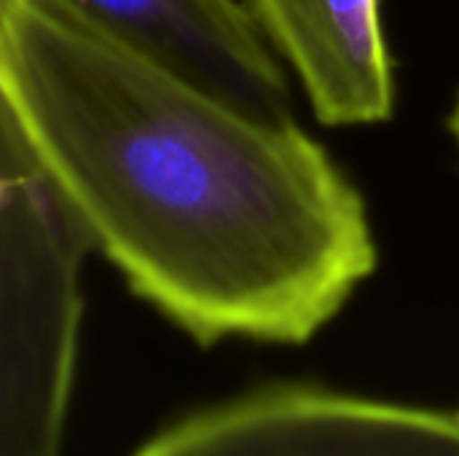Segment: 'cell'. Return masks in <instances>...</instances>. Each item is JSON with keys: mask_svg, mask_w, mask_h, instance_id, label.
Instances as JSON below:
<instances>
[{"mask_svg": "<svg viewBox=\"0 0 459 456\" xmlns=\"http://www.w3.org/2000/svg\"><path fill=\"white\" fill-rule=\"evenodd\" d=\"M0 121L199 347H301L377 271L363 194L290 116L218 97L70 0H0Z\"/></svg>", "mask_w": 459, "mask_h": 456, "instance_id": "obj_1", "label": "cell"}, {"mask_svg": "<svg viewBox=\"0 0 459 456\" xmlns=\"http://www.w3.org/2000/svg\"><path fill=\"white\" fill-rule=\"evenodd\" d=\"M89 247L59 191L0 121V456H62Z\"/></svg>", "mask_w": 459, "mask_h": 456, "instance_id": "obj_2", "label": "cell"}, {"mask_svg": "<svg viewBox=\"0 0 459 456\" xmlns=\"http://www.w3.org/2000/svg\"><path fill=\"white\" fill-rule=\"evenodd\" d=\"M129 456H459V411L272 382L169 422Z\"/></svg>", "mask_w": 459, "mask_h": 456, "instance_id": "obj_3", "label": "cell"}, {"mask_svg": "<svg viewBox=\"0 0 459 456\" xmlns=\"http://www.w3.org/2000/svg\"><path fill=\"white\" fill-rule=\"evenodd\" d=\"M97 24L218 97L274 118L290 116L277 54L237 0H70Z\"/></svg>", "mask_w": 459, "mask_h": 456, "instance_id": "obj_4", "label": "cell"}, {"mask_svg": "<svg viewBox=\"0 0 459 456\" xmlns=\"http://www.w3.org/2000/svg\"><path fill=\"white\" fill-rule=\"evenodd\" d=\"M245 8L320 124L368 126L393 116L395 70L379 0H245Z\"/></svg>", "mask_w": 459, "mask_h": 456, "instance_id": "obj_5", "label": "cell"}, {"mask_svg": "<svg viewBox=\"0 0 459 456\" xmlns=\"http://www.w3.org/2000/svg\"><path fill=\"white\" fill-rule=\"evenodd\" d=\"M449 132H452V137H455V142H457V151H459V94H457V99H455L452 116H449Z\"/></svg>", "mask_w": 459, "mask_h": 456, "instance_id": "obj_6", "label": "cell"}]
</instances>
